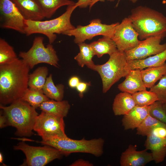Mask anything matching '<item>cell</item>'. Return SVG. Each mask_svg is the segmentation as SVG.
I'll list each match as a JSON object with an SVG mask.
<instances>
[{"label":"cell","instance_id":"1","mask_svg":"<svg viewBox=\"0 0 166 166\" xmlns=\"http://www.w3.org/2000/svg\"><path fill=\"white\" fill-rule=\"evenodd\" d=\"M30 67L18 58L0 65V105L10 104L21 99L28 88Z\"/></svg>","mask_w":166,"mask_h":166},{"label":"cell","instance_id":"2","mask_svg":"<svg viewBox=\"0 0 166 166\" xmlns=\"http://www.w3.org/2000/svg\"><path fill=\"white\" fill-rule=\"evenodd\" d=\"M128 17L141 40L153 36L166 37V17L162 13L139 6L132 10Z\"/></svg>","mask_w":166,"mask_h":166},{"label":"cell","instance_id":"3","mask_svg":"<svg viewBox=\"0 0 166 166\" xmlns=\"http://www.w3.org/2000/svg\"><path fill=\"white\" fill-rule=\"evenodd\" d=\"M0 108L6 117L7 126L16 128V135L30 136L33 134L32 130L38 115L35 108L20 99L8 106L0 105Z\"/></svg>","mask_w":166,"mask_h":166},{"label":"cell","instance_id":"4","mask_svg":"<svg viewBox=\"0 0 166 166\" xmlns=\"http://www.w3.org/2000/svg\"><path fill=\"white\" fill-rule=\"evenodd\" d=\"M77 7L75 4L67 6L65 11L55 18L44 21L25 19V34L29 36L34 34H43L47 38L49 43L52 44L57 38L56 34L64 32L75 28L70 22V18L74 10Z\"/></svg>","mask_w":166,"mask_h":166},{"label":"cell","instance_id":"5","mask_svg":"<svg viewBox=\"0 0 166 166\" xmlns=\"http://www.w3.org/2000/svg\"><path fill=\"white\" fill-rule=\"evenodd\" d=\"M109 56V60L104 64H94L89 68L100 75L103 93H106L122 77H125L130 71L127 67L128 60L124 52L118 50Z\"/></svg>","mask_w":166,"mask_h":166},{"label":"cell","instance_id":"6","mask_svg":"<svg viewBox=\"0 0 166 166\" xmlns=\"http://www.w3.org/2000/svg\"><path fill=\"white\" fill-rule=\"evenodd\" d=\"M42 144L56 148L63 155L73 153L81 152L91 154L97 157L103 153L104 140L101 138L87 140L73 139L68 137H58L40 142Z\"/></svg>","mask_w":166,"mask_h":166},{"label":"cell","instance_id":"7","mask_svg":"<svg viewBox=\"0 0 166 166\" xmlns=\"http://www.w3.org/2000/svg\"><path fill=\"white\" fill-rule=\"evenodd\" d=\"M44 38L36 37L30 49L26 52L21 51L19 54L25 63L32 69L36 65L42 63L48 64L58 68L59 58L51 44L45 46Z\"/></svg>","mask_w":166,"mask_h":166},{"label":"cell","instance_id":"8","mask_svg":"<svg viewBox=\"0 0 166 166\" xmlns=\"http://www.w3.org/2000/svg\"><path fill=\"white\" fill-rule=\"evenodd\" d=\"M14 149L21 150L25 154L26 158L25 165L29 166H43L63 155L59 150L51 146H33L23 142L19 143Z\"/></svg>","mask_w":166,"mask_h":166},{"label":"cell","instance_id":"9","mask_svg":"<svg viewBox=\"0 0 166 166\" xmlns=\"http://www.w3.org/2000/svg\"><path fill=\"white\" fill-rule=\"evenodd\" d=\"M119 22L110 25L103 24L99 19H93L86 26H77L75 29L66 31L62 34L74 37V42L76 44L84 42L86 40H90L94 37L102 35L112 38L115 29Z\"/></svg>","mask_w":166,"mask_h":166},{"label":"cell","instance_id":"10","mask_svg":"<svg viewBox=\"0 0 166 166\" xmlns=\"http://www.w3.org/2000/svg\"><path fill=\"white\" fill-rule=\"evenodd\" d=\"M63 118L42 111L36 118L34 130L41 137L42 140L66 137Z\"/></svg>","mask_w":166,"mask_h":166},{"label":"cell","instance_id":"11","mask_svg":"<svg viewBox=\"0 0 166 166\" xmlns=\"http://www.w3.org/2000/svg\"><path fill=\"white\" fill-rule=\"evenodd\" d=\"M112 39L118 50L122 52L133 48L141 41L138 39V34L128 17L124 18L117 26Z\"/></svg>","mask_w":166,"mask_h":166},{"label":"cell","instance_id":"12","mask_svg":"<svg viewBox=\"0 0 166 166\" xmlns=\"http://www.w3.org/2000/svg\"><path fill=\"white\" fill-rule=\"evenodd\" d=\"M0 26L25 34V19L11 0H0Z\"/></svg>","mask_w":166,"mask_h":166},{"label":"cell","instance_id":"13","mask_svg":"<svg viewBox=\"0 0 166 166\" xmlns=\"http://www.w3.org/2000/svg\"><path fill=\"white\" fill-rule=\"evenodd\" d=\"M164 38L162 36H156L141 40L135 47L124 52L127 60L145 59L164 51L166 49V43H160Z\"/></svg>","mask_w":166,"mask_h":166},{"label":"cell","instance_id":"14","mask_svg":"<svg viewBox=\"0 0 166 166\" xmlns=\"http://www.w3.org/2000/svg\"><path fill=\"white\" fill-rule=\"evenodd\" d=\"M152 161L153 158L151 152L146 149L137 151L136 146L130 144L122 152L120 162L121 166H144Z\"/></svg>","mask_w":166,"mask_h":166},{"label":"cell","instance_id":"15","mask_svg":"<svg viewBox=\"0 0 166 166\" xmlns=\"http://www.w3.org/2000/svg\"><path fill=\"white\" fill-rule=\"evenodd\" d=\"M150 105H136L128 113L124 115L122 120L124 129H133L138 128L149 114Z\"/></svg>","mask_w":166,"mask_h":166},{"label":"cell","instance_id":"16","mask_svg":"<svg viewBox=\"0 0 166 166\" xmlns=\"http://www.w3.org/2000/svg\"><path fill=\"white\" fill-rule=\"evenodd\" d=\"M123 81L118 86L119 89L131 94L136 92L146 90L142 77L141 70H130Z\"/></svg>","mask_w":166,"mask_h":166},{"label":"cell","instance_id":"17","mask_svg":"<svg viewBox=\"0 0 166 166\" xmlns=\"http://www.w3.org/2000/svg\"><path fill=\"white\" fill-rule=\"evenodd\" d=\"M25 19L41 21L45 17L36 0H11Z\"/></svg>","mask_w":166,"mask_h":166},{"label":"cell","instance_id":"18","mask_svg":"<svg viewBox=\"0 0 166 166\" xmlns=\"http://www.w3.org/2000/svg\"><path fill=\"white\" fill-rule=\"evenodd\" d=\"M144 146L147 150L151 151L154 161L156 163L163 162L166 156V139L152 134L147 136Z\"/></svg>","mask_w":166,"mask_h":166},{"label":"cell","instance_id":"19","mask_svg":"<svg viewBox=\"0 0 166 166\" xmlns=\"http://www.w3.org/2000/svg\"><path fill=\"white\" fill-rule=\"evenodd\" d=\"M166 61V49L156 54L140 60L127 61V67L130 70H142L148 67L163 65Z\"/></svg>","mask_w":166,"mask_h":166},{"label":"cell","instance_id":"20","mask_svg":"<svg viewBox=\"0 0 166 166\" xmlns=\"http://www.w3.org/2000/svg\"><path fill=\"white\" fill-rule=\"evenodd\" d=\"M136 105L132 95L122 92L115 96L113 104V110L115 116L124 115L128 113Z\"/></svg>","mask_w":166,"mask_h":166},{"label":"cell","instance_id":"21","mask_svg":"<svg viewBox=\"0 0 166 166\" xmlns=\"http://www.w3.org/2000/svg\"><path fill=\"white\" fill-rule=\"evenodd\" d=\"M70 107L67 101L49 99L42 103L39 108L42 111L64 117L67 116Z\"/></svg>","mask_w":166,"mask_h":166},{"label":"cell","instance_id":"22","mask_svg":"<svg viewBox=\"0 0 166 166\" xmlns=\"http://www.w3.org/2000/svg\"><path fill=\"white\" fill-rule=\"evenodd\" d=\"M142 79L146 87L150 88L166 74V62L163 65L148 67L141 70Z\"/></svg>","mask_w":166,"mask_h":166},{"label":"cell","instance_id":"23","mask_svg":"<svg viewBox=\"0 0 166 166\" xmlns=\"http://www.w3.org/2000/svg\"><path fill=\"white\" fill-rule=\"evenodd\" d=\"M90 45L94 55L98 58L105 54L110 56L118 50L115 42L111 38L109 37L103 36L98 40L91 42Z\"/></svg>","mask_w":166,"mask_h":166},{"label":"cell","instance_id":"24","mask_svg":"<svg viewBox=\"0 0 166 166\" xmlns=\"http://www.w3.org/2000/svg\"><path fill=\"white\" fill-rule=\"evenodd\" d=\"M45 18H49L60 7L73 5L71 0H36Z\"/></svg>","mask_w":166,"mask_h":166},{"label":"cell","instance_id":"25","mask_svg":"<svg viewBox=\"0 0 166 166\" xmlns=\"http://www.w3.org/2000/svg\"><path fill=\"white\" fill-rule=\"evenodd\" d=\"M49 70L46 66L39 67L30 74L28 88L34 90H42L45 83Z\"/></svg>","mask_w":166,"mask_h":166},{"label":"cell","instance_id":"26","mask_svg":"<svg viewBox=\"0 0 166 166\" xmlns=\"http://www.w3.org/2000/svg\"><path fill=\"white\" fill-rule=\"evenodd\" d=\"M64 86L61 84L54 85L51 74L47 77L42 91L48 98L57 101L63 100L64 95Z\"/></svg>","mask_w":166,"mask_h":166},{"label":"cell","instance_id":"27","mask_svg":"<svg viewBox=\"0 0 166 166\" xmlns=\"http://www.w3.org/2000/svg\"><path fill=\"white\" fill-rule=\"evenodd\" d=\"M80 51L74 58L79 65L83 67L85 65L89 68L94 64L92 60L95 55L90 45L84 42L78 44Z\"/></svg>","mask_w":166,"mask_h":166},{"label":"cell","instance_id":"28","mask_svg":"<svg viewBox=\"0 0 166 166\" xmlns=\"http://www.w3.org/2000/svg\"><path fill=\"white\" fill-rule=\"evenodd\" d=\"M20 99L27 102L36 109L39 108L42 103L49 99L45 95L42 90H34L28 88Z\"/></svg>","mask_w":166,"mask_h":166},{"label":"cell","instance_id":"29","mask_svg":"<svg viewBox=\"0 0 166 166\" xmlns=\"http://www.w3.org/2000/svg\"><path fill=\"white\" fill-rule=\"evenodd\" d=\"M18 57L14 48L4 39L0 38V65L10 63Z\"/></svg>","mask_w":166,"mask_h":166},{"label":"cell","instance_id":"30","mask_svg":"<svg viewBox=\"0 0 166 166\" xmlns=\"http://www.w3.org/2000/svg\"><path fill=\"white\" fill-rule=\"evenodd\" d=\"M132 95L136 105L139 106H149L158 101L157 95L150 91H138Z\"/></svg>","mask_w":166,"mask_h":166},{"label":"cell","instance_id":"31","mask_svg":"<svg viewBox=\"0 0 166 166\" xmlns=\"http://www.w3.org/2000/svg\"><path fill=\"white\" fill-rule=\"evenodd\" d=\"M166 125V124L149 114L136 128V134L143 136H147L151 134L152 130L155 127Z\"/></svg>","mask_w":166,"mask_h":166},{"label":"cell","instance_id":"32","mask_svg":"<svg viewBox=\"0 0 166 166\" xmlns=\"http://www.w3.org/2000/svg\"><path fill=\"white\" fill-rule=\"evenodd\" d=\"M155 93L157 95L158 101L162 103H166V74L160 80L159 82L155 85L149 90Z\"/></svg>","mask_w":166,"mask_h":166},{"label":"cell","instance_id":"33","mask_svg":"<svg viewBox=\"0 0 166 166\" xmlns=\"http://www.w3.org/2000/svg\"><path fill=\"white\" fill-rule=\"evenodd\" d=\"M150 106L149 115L166 124V113L163 104L158 101L150 105Z\"/></svg>","mask_w":166,"mask_h":166},{"label":"cell","instance_id":"34","mask_svg":"<svg viewBox=\"0 0 166 166\" xmlns=\"http://www.w3.org/2000/svg\"><path fill=\"white\" fill-rule=\"evenodd\" d=\"M151 134L161 138H166V125L155 127L152 130Z\"/></svg>","mask_w":166,"mask_h":166},{"label":"cell","instance_id":"35","mask_svg":"<svg viewBox=\"0 0 166 166\" xmlns=\"http://www.w3.org/2000/svg\"><path fill=\"white\" fill-rule=\"evenodd\" d=\"M91 85L90 82H80L76 88L79 92L80 97L82 98L83 97L84 93L86 91L88 87Z\"/></svg>","mask_w":166,"mask_h":166},{"label":"cell","instance_id":"36","mask_svg":"<svg viewBox=\"0 0 166 166\" xmlns=\"http://www.w3.org/2000/svg\"><path fill=\"white\" fill-rule=\"evenodd\" d=\"M93 164L88 160L79 159L72 163L70 166H93Z\"/></svg>","mask_w":166,"mask_h":166},{"label":"cell","instance_id":"37","mask_svg":"<svg viewBox=\"0 0 166 166\" xmlns=\"http://www.w3.org/2000/svg\"><path fill=\"white\" fill-rule=\"evenodd\" d=\"M79 77L76 76H73L71 77L68 81V85L71 88H76L78 84L80 82Z\"/></svg>","mask_w":166,"mask_h":166},{"label":"cell","instance_id":"38","mask_svg":"<svg viewBox=\"0 0 166 166\" xmlns=\"http://www.w3.org/2000/svg\"><path fill=\"white\" fill-rule=\"evenodd\" d=\"M93 0H78L75 3V6L80 8H85L89 6Z\"/></svg>","mask_w":166,"mask_h":166},{"label":"cell","instance_id":"39","mask_svg":"<svg viewBox=\"0 0 166 166\" xmlns=\"http://www.w3.org/2000/svg\"><path fill=\"white\" fill-rule=\"evenodd\" d=\"M7 121L5 116L1 113L0 116V127L2 128L7 126Z\"/></svg>","mask_w":166,"mask_h":166},{"label":"cell","instance_id":"40","mask_svg":"<svg viewBox=\"0 0 166 166\" xmlns=\"http://www.w3.org/2000/svg\"><path fill=\"white\" fill-rule=\"evenodd\" d=\"M108 1H110V2H113L114 1V0H107ZM120 0H119L118 3L117 4V5H118V4L119 2V1ZM130 1L132 2V3H136V2L138 1V0H129ZM105 0H93L92 2H91V3L90 4L89 6V9H90L95 4L96 2L100 1L101 2H104Z\"/></svg>","mask_w":166,"mask_h":166},{"label":"cell","instance_id":"41","mask_svg":"<svg viewBox=\"0 0 166 166\" xmlns=\"http://www.w3.org/2000/svg\"><path fill=\"white\" fill-rule=\"evenodd\" d=\"M3 158L2 155L1 153H0V162L1 163H3V164L5 165V164L3 163Z\"/></svg>","mask_w":166,"mask_h":166},{"label":"cell","instance_id":"42","mask_svg":"<svg viewBox=\"0 0 166 166\" xmlns=\"http://www.w3.org/2000/svg\"><path fill=\"white\" fill-rule=\"evenodd\" d=\"M163 106L166 113V103L163 104Z\"/></svg>","mask_w":166,"mask_h":166},{"label":"cell","instance_id":"43","mask_svg":"<svg viewBox=\"0 0 166 166\" xmlns=\"http://www.w3.org/2000/svg\"></svg>","mask_w":166,"mask_h":166}]
</instances>
